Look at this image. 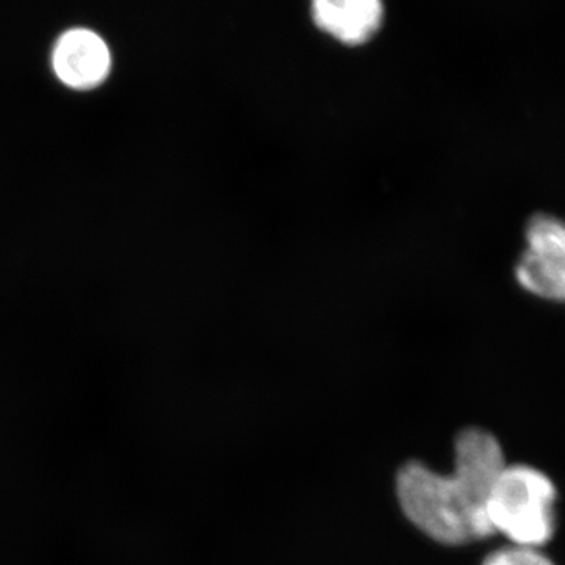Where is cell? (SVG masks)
<instances>
[{
  "label": "cell",
  "instance_id": "cell-1",
  "mask_svg": "<svg viewBox=\"0 0 565 565\" xmlns=\"http://www.w3.org/2000/svg\"><path fill=\"white\" fill-rule=\"evenodd\" d=\"M503 448L494 435L471 427L457 435L452 473L441 475L411 462L396 479L397 500L405 516L440 544L456 546L493 534L490 494L505 467Z\"/></svg>",
  "mask_w": 565,
  "mask_h": 565
},
{
  "label": "cell",
  "instance_id": "cell-2",
  "mask_svg": "<svg viewBox=\"0 0 565 565\" xmlns=\"http://www.w3.org/2000/svg\"><path fill=\"white\" fill-rule=\"evenodd\" d=\"M555 482L530 465H505L490 494L489 519L493 534L511 545L541 550L556 531Z\"/></svg>",
  "mask_w": 565,
  "mask_h": 565
},
{
  "label": "cell",
  "instance_id": "cell-7",
  "mask_svg": "<svg viewBox=\"0 0 565 565\" xmlns=\"http://www.w3.org/2000/svg\"><path fill=\"white\" fill-rule=\"evenodd\" d=\"M482 565H555L541 550L509 545L486 557Z\"/></svg>",
  "mask_w": 565,
  "mask_h": 565
},
{
  "label": "cell",
  "instance_id": "cell-5",
  "mask_svg": "<svg viewBox=\"0 0 565 565\" xmlns=\"http://www.w3.org/2000/svg\"><path fill=\"white\" fill-rule=\"evenodd\" d=\"M519 285L542 299L565 303V264L525 252L515 267Z\"/></svg>",
  "mask_w": 565,
  "mask_h": 565
},
{
  "label": "cell",
  "instance_id": "cell-4",
  "mask_svg": "<svg viewBox=\"0 0 565 565\" xmlns=\"http://www.w3.org/2000/svg\"><path fill=\"white\" fill-rule=\"evenodd\" d=\"M316 25L344 46H363L384 21L382 0H311Z\"/></svg>",
  "mask_w": 565,
  "mask_h": 565
},
{
  "label": "cell",
  "instance_id": "cell-3",
  "mask_svg": "<svg viewBox=\"0 0 565 565\" xmlns=\"http://www.w3.org/2000/svg\"><path fill=\"white\" fill-rule=\"evenodd\" d=\"M52 66L63 84L77 90L98 87L110 73L109 47L88 29L63 33L52 55Z\"/></svg>",
  "mask_w": 565,
  "mask_h": 565
},
{
  "label": "cell",
  "instance_id": "cell-6",
  "mask_svg": "<svg viewBox=\"0 0 565 565\" xmlns=\"http://www.w3.org/2000/svg\"><path fill=\"white\" fill-rule=\"evenodd\" d=\"M527 252L565 264V223L548 214H537L526 228Z\"/></svg>",
  "mask_w": 565,
  "mask_h": 565
}]
</instances>
